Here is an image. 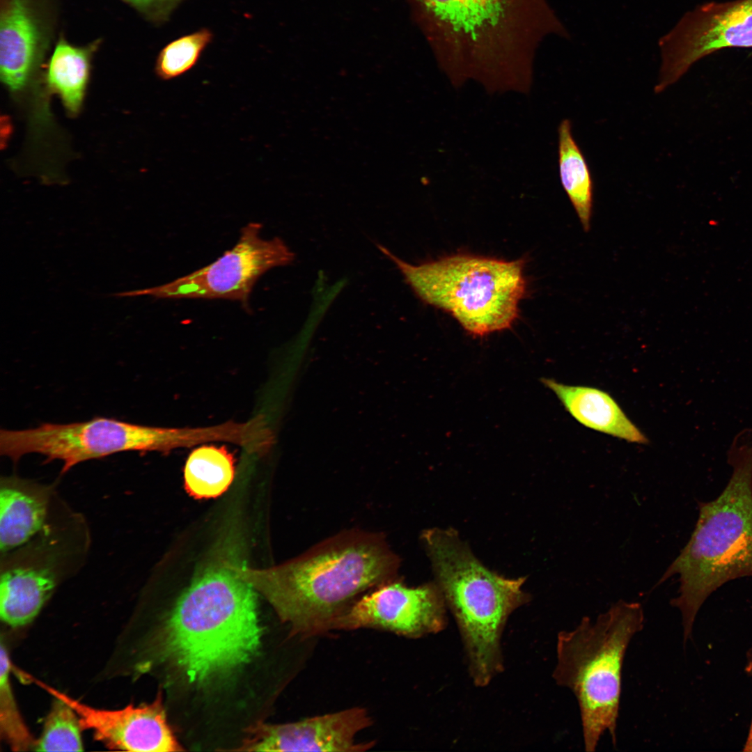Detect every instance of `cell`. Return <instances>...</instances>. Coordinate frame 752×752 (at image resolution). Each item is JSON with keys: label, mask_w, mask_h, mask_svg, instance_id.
Masks as SVG:
<instances>
[{"label": "cell", "mask_w": 752, "mask_h": 752, "mask_svg": "<svg viewBox=\"0 0 752 752\" xmlns=\"http://www.w3.org/2000/svg\"><path fill=\"white\" fill-rule=\"evenodd\" d=\"M746 671L752 677V648L747 652V664ZM744 751L752 752V718L750 723L749 733L744 745Z\"/></svg>", "instance_id": "25"}, {"label": "cell", "mask_w": 752, "mask_h": 752, "mask_svg": "<svg viewBox=\"0 0 752 752\" xmlns=\"http://www.w3.org/2000/svg\"><path fill=\"white\" fill-rule=\"evenodd\" d=\"M260 223H249L237 243L212 263L169 283L112 294L115 297L150 295L157 299H224L249 307L258 279L269 269L291 264L295 253L280 237L265 239Z\"/></svg>", "instance_id": "8"}, {"label": "cell", "mask_w": 752, "mask_h": 752, "mask_svg": "<svg viewBox=\"0 0 752 752\" xmlns=\"http://www.w3.org/2000/svg\"><path fill=\"white\" fill-rule=\"evenodd\" d=\"M81 728L75 712L63 700L54 697L39 739L37 751H81Z\"/></svg>", "instance_id": "22"}, {"label": "cell", "mask_w": 752, "mask_h": 752, "mask_svg": "<svg viewBox=\"0 0 752 752\" xmlns=\"http://www.w3.org/2000/svg\"><path fill=\"white\" fill-rule=\"evenodd\" d=\"M643 623L641 604L620 600L595 621L585 616L558 634L553 677L577 700L587 752L595 751L606 730L616 746L623 660Z\"/></svg>", "instance_id": "5"}, {"label": "cell", "mask_w": 752, "mask_h": 752, "mask_svg": "<svg viewBox=\"0 0 752 752\" xmlns=\"http://www.w3.org/2000/svg\"><path fill=\"white\" fill-rule=\"evenodd\" d=\"M44 538L6 556L1 570L0 616L10 627L32 621L61 577V549Z\"/></svg>", "instance_id": "12"}, {"label": "cell", "mask_w": 752, "mask_h": 752, "mask_svg": "<svg viewBox=\"0 0 752 752\" xmlns=\"http://www.w3.org/2000/svg\"><path fill=\"white\" fill-rule=\"evenodd\" d=\"M511 0H421L436 19L476 39L503 19Z\"/></svg>", "instance_id": "19"}, {"label": "cell", "mask_w": 752, "mask_h": 752, "mask_svg": "<svg viewBox=\"0 0 752 752\" xmlns=\"http://www.w3.org/2000/svg\"><path fill=\"white\" fill-rule=\"evenodd\" d=\"M235 476L234 459L224 446H203L188 456L184 468L185 486L196 498L223 494Z\"/></svg>", "instance_id": "20"}, {"label": "cell", "mask_w": 752, "mask_h": 752, "mask_svg": "<svg viewBox=\"0 0 752 752\" xmlns=\"http://www.w3.org/2000/svg\"><path fill=\"white\" fill-rule=\"evenodd\" d=\"M210 439L207 428H166L139 425L107 417L84 422L45 423L37 428L0 431V452L17 462L39 453L45 462L59 460L64 473L75 465L127 451L166 452Z\"/></svg>", "instance_id": "7"}, {"label": "cell", "mask_w": 752, "mask_h": 752, "mask_svg": "<svg viewBox=\"0 0 752 752\" xmlns=\"http://www.w3.org/2000/svg\"><path fill=\"white\" fill-rule=\"evenodd\" d=\"M444 602L437 583L410 587L395 577L360 596L331 630L372 628L418 638L445 627Z\"/></svg>", "instance_id": "10"}, {"label": "cell", "mask_w": 752, "mask_h": 752, "mask_svg": "<svg viewBox=\"0 0 752 752\" xmlns=\"http://www.w3.org/2000/svg\"><path fill=\"white\" fill-rule=\"evenodd\" d=\"M373 723L367 710L352 707L285 724H257L243 745L247 751H365L374 742L356 735Z\"/></svg>", "instance_id": "13"}, {"label": "cell", "mask_w": 752, "mask_h": 752, "mask_svg": "<svg viewBox=\"0 0 752 752\" xmlns=\"http://www.w3.org/2000/svg\"><path fill=\"white\" fill-rule=\"evenodd\" d=\"M24 677L66 703L78 716L81 730H90L96 740L111 749L137 752L181 751L170 727L161 694L150 704L118 710L91 707L29 674Z\"/></svg>", "instance_id": "11"}, {"label": "cell", "mask_w": 752, "mask_h": 752, "mask_svg": "<svg viewBox=\"0 0 752 752\" xmlns=\"http://www.w3.org/2000/svg\"><path fill=\"white\" fill-rule=\"evenodd\" d=\"M400 558L384 535L361 529L341 531L277 566L238 567L296 634L331 631L333 622L362 593L396 577Z\"/></svg>", "instance_id": "1"}, {"label": "cell", "mask_w": 752, "mask_h": 752, "mask_svg": "<svg viewBox=\"0 0 752 752\" xmlns=\"http://www.w3.org/2000/svg\"><path fill=\"white\" fill-rule=\"evenodd\" d=\"M149 19L162 23L169 19L175 9L185 0H124Z\"/></svg>", "instance_id": "24"}, {"label": "cell", "mask_w": 752, "mask_h": 752, "mask_svg": "<svg viewBox=\"0 0 752 752\" xmlns=\"http://www.w3.org/2000/svg\"><path fill=\"white\" fill-rule=\"evenodd\" d=\"M8 652L1 639L0 653V730L13 751H27L35 742L20 714L10 684Z\"/></svg>", "instance_id": "23"}, {"label": "cell", "mask_w": 752, "mask_h": 752, "mask_svg": "<svg viewBox=\"0 0 752 752\" xmlns=\"http://www.w3.org/2000/svg\"><path fill=\"white\" fill-rule=\"evenodd\" d=\"M421 539L459 626L473 682L485 686L503 668L500 638L509 615L528 601L525 579L489 570L453 529H427Z\"/></svg>", "instance_id": "4"}, {"label": "cell", "mask_w": 752, "mask_h": 752, "mask_svg": "<svg viewBox=\"0 0 752 752\" xmlns=\"http://www.w3.org/2000/svg\"><path fill=\"white\" fill-rule=\"evenodd\" d=\"M238 566L221 561L205 569L139 655L168 659L189 682L198 683L250 661L260 648L262 628L256 589Z\"/></svg>", "instance_id": "2"}, {"label": "cell", "mask_w": 752, "mask_h": 752, "mask_svg": "<svg viewBox=\"0 0 752 752\" xmlns=\"http://www.w3.org/2000/svg\"><path fill=\"white\" fill-rule=\"evenodd\" d=\"M558 157L561 185L585 230L590 228L593 203V181L589 166L572 133L570 119L558 127Z\"/></svg>", "instance_id": "18"}, {"label": "cell", "mask_w": 752, "mask_h": 752, "mask_svg": "<svg viewBox=\"0 0 752 752\" xmlns=\"http://www.w3.org/2000/svg\"><path fill=\"white\" fill-rule=\"evenodd\" d=\"M423 302L449 313L473 336L512 327L526 283L524 261L455 255L413 265L377 244Z\"/></svg>", "instance_id": "6"}, {"label": "cell", "mask_w": 752, "mask_h": 752, "mask_svg": "<svg viewBox=\"0 0 752 752\" xmlns=\"http://www.w3.org/2000/svg\"><path fill=\"white\" fill-rule=\"evenodd\" d=\"M100 40L85 46H76L60 37L54 49L45 73V81L61 98L70 115L80 111L88 82L91 63Z\"/></svg>", "instance_id": "17"}, {"label": "cell", "mask_w": 752, "mask_h": 752, "mask_svg": "<svg viewBox=\"0 0 752 752\" xmlns=\"http://www.w3.org/2000/svg\"><path fill=\"white\" fill-rule=\"evenodd\" d=\"M0 30L1 79L11 92L28 84L41 56L43 34L30 0H5Z\"/></svg>", "instance_id": "14"}, {"label": "cell", "mask_w": 752, "mask_h": 752, "mask_svg": "<svg viewBox=\"0 0 752 752\" xmlns=\"http://www.w3.org/2000/svg\"><path fill=\"white\" fill-rule=\"evenodd\" d=\"M213 33L202 28L166 44L159 52L155 65L156 75L169 81L191 70L213 40Z\"/></svg>", "instance_id": "21"}, {"label": "cell", "mask_w": 752, "mask_h": 752, "mask_svg": "<svg viewBox=\"0 0 752 752\" xmlns=\"http://www.w3.org/2000/svg\"><path fill=\"white\" fill-rule=\"evenodd\" d=\"M731 476L715 499L698 501L695 528L654 588L679 576L672 606L682 614L684 639L707 597L726 583L752 577V429L734 438L727 453Z\"/></svg>", "instance_id": "3"}, {"label": "cell", "mask_w": 752, "mask_h": 752, "mask_svg": "<svg viewBox=\"0 0 752 752\" xmlns=\"http://www.w3.org/2000/svg\"><path fill=\"white\" fill-rule=\"evenodd\" d=\"M541 382L581 425L628 442H648L608 393L594 387L566 385L549 378H542Z\"/></svg>", "instance_id": "16"}, {"label": "cell", "mask_w": 752, "mask_h": 752, "mask_svg": "<svg viewBox=\"0 0 752 752\" xmlns=\"http://www.w3.org/2000/svg\"><path fill=\"white\" fill-rule=\"evenodd\" d=\"M656 93L675 84L700 59L730 47H752V0L709 2L685 13L658 41Z\"/></svg>", "instance_id": "9"}, {"label": "cell", "mask_w": 752, "mask_h": 752, "mask_svg": "<svg viewBox=\"0 0 752 752\" xmlns=\"http://www.w3.org/2000/svg\"><path fill=\"white\" fill-rule=\"evenodd\" d=\"M52 489L16 476L0 482V549L6 554L26 544L47 525Z\"/></svg>", "instance_id": "15"}]
</instances>
